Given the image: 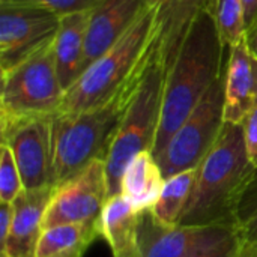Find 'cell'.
<instances>
[{"mask_svg":"<svg viewBox=\"0 0 257 257\" xmlns=\"http://www.w3.org/2000/svg\"><path fill=\"white\" fill-rule=\"evenodd\" d=\"M116 257H142V254L139 253V250H137V248H134V250H131V251H126V253H123V254H120V256H116Z\"/></svg>","mask_w":257,"mask_h":257,"instance_id":"obj_31","label":"cell"},{"mask_svg":"<svg viewBox=\"0 0 257 257\" xmlns=\"http://www.w3.org/2000/svg\"><path fill=\"white\" fill-rule=\"evenodd\" d=\"M238 241H239L238 235H233L229 239L218 242V244H215L206 250H202L190 257H233L236 247H238Z\"/></svg>","mask_w":257,"mask_h":257,"instance_id":"obj_26","label":"cell"},{"mask_svg":"<svg viewBox=\"0 0 257 257\" xmlns=\"http://www.w3.org/2000/svg\"><path fill=\"white\" fill-rule=\"evenodd\" d=\"M51 134L53 116L0 125L2 143H6L14 154L24 190L54 187Z\"/></svg>","mask_w":257,"mask_h":257,"instance_id":"obj_11","label":"cell"},{"mask_svg":"<svg viewBox=\"0 0 257 257\" xmlns=\"http://www.w3.org/2000/svg\"><path fill=\"white\" fill-rule=\"evenodd\" d=\"M0 2H14V3H27L39 8H45L59 17L72 14V12H81V11H90L96 6L99 0H0Z\"/></svg>","mask_w":257,"mask_h":257,"instance_id":"obj_24","label":"cell"},{"mask_svg":"<svg viewBox=\"0 0 257 257\" xmlns=\"http://www.w3.org/2000/svg\"><path fill=\"white\" fill-rule=\"evenodd\" d=\"M110 199L104 160H96L74 178L54 187L42 227L60 224H95Z\"/></svg>","mask_w":257,"mask_h":257,"instance_id":"obj_8","label":"cell"},{"mask_svg":"<svg viewBox=\"0 0 257 257\" xmlns=\"http://www.w3.org/2000/svg\"><path fill=\"white\" fill-rule=\"evenodd\" d=\"M63 96L53 38L12 68L2 71L0 125L54 116L60 110Z\"/></svg>","mask_w":257,"mask_h":257,"instance_id":"obj_5","label":"cell"},{"mask_svg":"<svg viewBox=\"0 0 257 257\" xmlns=\"http://www.w3.org/2000/svg\"><path fill=\"white\" fill-rule=\"evenodd\" d=\"M146 69L122 86L120 90L102 105L53 116L54 187L74 178L93 161H105L114 134Z\"/></svg>","mask_w":257,"mask_h":257,"instance_id":"obj_3","label":"cell"},{"mask_svg":"<svg viewBox=\"0 0 257 257\" xmlns=\"http://www.w3.org/2000/svg\"><path fill=\"white\" fill-rule=\"evenodd\" d=\"M239 239V238H238ZM233 257H257V245L245 242V241H238V247Z\"/></svg>","mask_w":257,"mask_h":257,"instance_id":"obj_29","label":"cell"},{"mask_svg":"<svg viewBox=\"0 0 257 257\" xmlns=\"http://www.w3.org/2000/svg\"><path fill=\"white\" fill-rule=\"evenodd\" d=\"M143 9L142 0H99L90 9L83 71L128 32Z\"/></svg>","mask_w":257,"mask_h":257,"instance_id":"obj_13","label":"cell"},{"mask_svg":"<svg viewBox=\"0 0 257 257\" xmlns=\"http://www.w3.org/2000/svg\"><path fill=\"white\" fill-rule=\"evenodd\" d=\"M224 71L155 157L164 178L199 167L224 126Z\"/></svg>","mask_w":257,"mask_h":257,"instance_id":"obj_7","label":"cell"},{"mask_svg":"<svg viewBox=\"0 0 257 257\" xmlns=\"http://www.w3.org/2000/svg\"><path fill=\"white\" fill-rule=\"evenodd\" d=\"M160 9H143L128 32L93 60L65 92L59 113H75L110 101L122 86L155 59L154 39Z\"/></svg>","mask_w":257,"mask_h":257,"instance_id":"obj_4","label":"cell"},{"mask_svg":"<svg viewBox=\"0 0 257 257\" xmlns=\"http://www.w3.org/2000/svg\"><path fill=\"white\" fill-rule=\"evenodd\" d=\"M232 226L241 241L257 245V167L235 202Z\"/></svg>","mask_w":257,"mask_h":257,"instance_id":"obj_21","label":"cell"},{"mask_svg":"<svg viewBox=\"0 0 257 257\" xmlns=\"http://www.w3.org/2000/svg\"><path fill=\"white\" fill-rule=\"evenodd\" d=\"M236 235L232 226H167L151 209L139 214L137 250L142 257H190Z\"/></svg>","mask_w":257,"mask_h":257,"instance_id":"obj_9","label":"cell"},{"mask_svg":"<svg viewBox=\"0 0 257 257\" xmlns=\"http://www.w3.org/2000/svg\"><path fill=\"white\" fill-rule=\"evenodd\" d=\"M139 211L119 193L111 196L98 221L99 235L111 248L113 257L137 248Z\"/></svg>","mask_w":257,"mask_h":257,"instance_id":"obj_18","label":"cell"},{"mask_svg":"<svg viewBox=\"0 0 257 257\" xmlns=\"http://www.w3.org/2000/svg\"><path fill=\"white\" fill-rule=\"evenodd\" d=\"M14 220V203L0 202V245L6 241Z\"/></svg>","mask_w":257,"mask_h":257,"instance_id":"obj_27","label":"cell"},{"mask_svg":"<svg viewBox=\"0 0 257 257\" xmlns=\"http://www.w3.org/2000/svg\"><path fill=\"white\" fill-rule=\"evenodd\" d=\"M90 11L72 12L60 17L54 36V56L60 83L65 92L83 72L86 35Z\"/></svg>","mask_w":257,"mask_h":257,"instance_id":"obj_15","label":"cell"},{"mask_svg":"<svg viewBox=\"0 0 257 257\" xmlns=\"http://www.w3.org/2000/svg\"><path fill=\"white\" fill-rule=\"evenodd\" d=\"M254 169L242 125L224 122L217 142L197 167L194 188L179 224L232 226L235 202Z\"/></svg>","mask_w":257,"mask_h":257,"instance_id":"obj_2","label":"cell"},{"mask_svg":"<svg viewBox=\"0 0 257 257\" xmlns=\"http://www.w3.org/2000/svg\"><path fill=\"white\" fill-rule=\"evenodd\" d=\"M53 191L54 187L24 190L14 200V220L9 235L2 244V256L35 257Z\"/></svg>","mask_w":257,"mask_h":257,"instance_id":"obj_14","label":"cell"},{"mask_svg":"<svg viewBox=\"0 0 257 257\" xmlns=\"http://www.w3.org/2000/svg\"><path fill=\"white\" fill-rule=\"evenodd\" d=\"M208 9L215 20L221 42L226 48H230L245 36L242 0H211Z\"/></svg>","mask_w":257,"mask_h":257,"instance_id":"obj_22","label":"cell"},{"mask_svg":"<svg viewBox=\"0 0 257 257\" xmlns=\"http://www.w3.org/2000/svg\"><path fill=\"white\" fill-rule=\"evenodd\" d=\"M99 235L95 224H60L42 230L35 257H83Z\"/></svg>","mask_w":257,"mask_h":257,"instance_id":"obj_19","label":"cell"},{"mask_svg":"<svg viewBox=\"0 0 257 257\" xmlns=\"http://www.w3.org/2000/svg\"><path fill=\"white\" fill-rule=\"evenodd\" d=\"M166 68L155 57L148 66L114 134L105 158L110 197L120 193L126 166L142 152H152L160 128Z\"/></svg>","mask_w":257,"mask_h":257,"instance_id":"obj_6","label":"cell"},{"mask_svg":"<svg viewBox=\"0 0 257 257\" xmlns=\"http://www.w3.org/2000/svg\"><path fill=\"white\" fill-rule=\"evenodd\" d=\"M209 2L211 0H172L166 8L160 9L154 53L166 71L173 63L193 21L208 8Z\"/></svg>","mask_w":257,"mask_h":257,"instance_id":"obj_16","label":"cell"},{"mask_svg":"<svg viewBox=\"0 0 257 257\" xmlns=\"http://www.w3.org/2000/svg\"><path fill=\"white\" fill-rule=\"evenodd\" d=\"M244 2V18L245 32L257 23V0H242Z\"/></svg>","mask_w":257,"mask_h":257,"instance_id":"obj_28","label":"cell"},{"mask_svg":"<svg viewBox=\"0 0 257 257\" xmlns=\"http://www.w3.org/2000/svg\"><path fill=\"white\" fill-rule=\"evenodd\" d=\"M172 0H142L145 9H163L166 8Z\"/></svg>","mask_w":257,"mask_h":257,"instance_id":"obj_30","label":"cell"},{"mask_svg":"<svg viewBox=\"0 0 257 257\" xmlns=\"http://www.w3.org/2000/svg\"><path fill=\"white\" fill-rule=\"evenodd\" d=\"M241 125L244 130L245 146H247L250 161L254 167H257V107L245 116Z\"/></svg>","mask_w":257,"mask_h":257,"instance_id":"obj_25","label":"cell"},{"mask_svg":"<svg viewBox=\"0 0 257 257\" xmlns=\"http://www.w3.org/2000/svg\"><path fill=\"white\" fill-rule=\"evenodd\" d=\"M257 107V56L247 36L229 48L224 66V120L241 123Z\"/></svg>","mask_w":257,"mask_h":257,"instance_id":"obj_12","label":"cell"},{"mask_svg":"<svg viewBox=\"0 0 257 257\" xmlns=\"http://www.w3.org/2000/svg\"><path fill=\"white\" fill-rule=\"evenodd\" d=\"M224 48L215 20L206 8L193 21L166 72L160 128L152 149L154 157H158L223 74Z\"/></svg>","mask_w":257,"mask_h":257,"instance_id":"obj_1","label":"cell"},{"mask_svg":"<svg viewBox=\"0 0 257 257\" xmlns=\"http://www.w3.org/2000/svg\"><path fill=\"white\" fill-rule=\"evenodd\" d=\"M24 191L23 179L14 154L6 143L0 145V202L14 203Z\"/></svg>","mask_w":257,"mask_h":257,"instance_id":"obj_23","label":"cell"},{"mask_svg":"<svg viewBox=\"0 0 257 257\" xmlns=\"http://www.w3.org/2000/svg\"><path fill=\"white\" fill-rule=\"evenodd\" d=\"M60 17L45 8L0 2V72L56 36Z\"/></svg>","mask_w":257,"mask_h":257,"instance_id":"obj_10","label":"cell"},{"mask_svg":"<svg viewBox=\"0 0 257 257\" xmlns=\"http://www.w3.org/2000/svg\"><path fill=\"white\" fill-rule=\"evenodd\" d=\"M196 175H197V167L176 173L164 181L163 191L157 203L151 208L157 220H160L167 226L179 224L188 206L196 182Z\"/></svg>","mask_w":257,"mask_h":257,"instance_id":"obj_20","label":"cell"},{"mask_svg":"<svg viewBox=\"0 0 257 257\" xmlns=\"http://www.w3.org/2000/svg\"><path fill=\"white\" fill-rule=\"evenodd\" d=\"M164 175L152 152L139 154L125 169L120 181V194L139 212L151 209L164 187Z\"/></svg>","mask_w":257,"mask_h":257,"instance_id":"obj_17","label":"cell"}]
</instances>
